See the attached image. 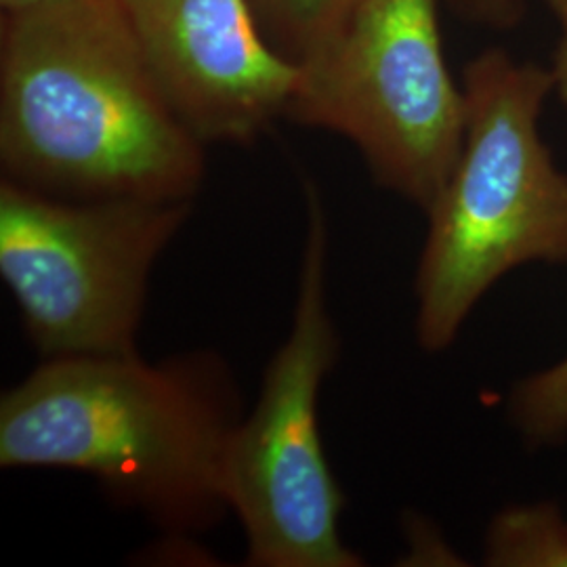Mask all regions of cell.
<instances>
[{"label": "cell", "mask_w": 567, "mask_h": 567, "mask_svg": "<svg viewBox=\"0 0 567 567\" xmlns=\"http://www.w3.org/2000/svg\"><path fill=\"white\" fill-rule=\"evenodd\" d=\"M508 416L532 447L567 435V358L522 379L508 395Z\"/></svg>", "instance_id": "30bf717a"}, {"label": "cell", "mask_w": 567, "mask_h": 567, "mask_svg": "<svg viewBox=\"0 0 567 567\" xmlns=\"http://www.w3.org/2000/svg\"><path fill=\"white\" fill-rule=\"evenodd\" d=\"M486 564L494 567H567V519L553 503L508 507L492 519Z\"/></svg>", "instance_id": "ba28073f"}, {"label": "cell", "mask_w": 567, "mask_h": 567, "mask_svg": "<svg viewBox=\"0 0 567 567\" xmlns=\"http://www.w3.org/2000/svg\"><path fill=\"white\" fill-rule=\"evenodd\" d=\"M286 118L353 143L381 189L426 213L466 131L465 89L447 68L437 0H360L301 65Z\"/></svg>", "instance_id": "5b68a950"}, {"label": "cell", "mask_w": 567, "mask_h": 567, "mask_svg": "<svg viewBox=\"0 0 567 567\" xmlns=\"http://www.w3.org/2000/svg\"><path fill=\"white\" fill-rule=\"evenodd\" d=\"M265 37L303 65L332 41L360 0H250Z\"/></svg>", "instance_id": "9c48e42d"}, {"label": "cell", "mask_w": 567, "mask_h": 567, "mask_svg": "<svg viewBox=\"0 0 567 567\" xmlns=\"http://www.w3.org/2000/svg\"><path fill=\"white\" fill-rule=\"evenodd\" d=\"M458 20L487 30L507 32L527 13V0H446Z\"/></svg>", "instance_id": "8fae6325"}, {"label": "cell", "mask_w": 567, "mask_h": 567, "mask_svg": "<svg viewBox=\"0 0 567 567\" xmlns=\"http://www.w3.org/2000/svg\"><path fill=\"white\" fill-rule=\"evenodd\" d=\"M305 243L292 324L265 368L259 400L236 426L225 494L246 538V566L360 567L344 545V494L326 458L318 400L341 355L330 311V225L318 185L303 183Z\"/></svg>", "instance_id": "277c9868"}, {"label": "cell", "mask_w": 567, "mask_h": 567, "mask_svg": "<svg viewBox=\"0 0 567 567\" xmlns=\"http://www.w3.org/2000/svg\"><path fill=\"white\" fill-rule=\"evenodd\" d=\"M465 143L426 210L416 341L444 351L487 290L526 264H567V173L540 135L548 68L492 47L466 63Z\"/></svg>", "instance_id": "3957f363"}, {"label": "cell", "mask_w": 567, "mask_h": 567, "mask_svg": "<svg viewBox=\"0 0 567 567\" xmlns=\"http://www.w3.org/2000/svg\"><path fill=\"white\" fill-rule=\"evenodd\" d=\"M47 2L51 0H0V9H2V16H18V13L39 9Z\"/></svg>", "instance_id": "4fadbf2b"}, {"label": "cell", "mask_w": 567, "mask_h": 567, "mask_svg": "<svg viewBox=\"0 0 567 567\" xmlns=\"http://www.w3.org/2000/svg\"><path fill=\"white\" fill-rule=\"evenodd\" d=\"M164 100L204 145H250L278 121L301 65L265 37L250 0H121Z\"/></svg>", "instance_id": "52a82bcc"}, {"label": "cell", "mask_w": 567, "mask_h": 567, "mask_svg": "<svg viewBox=\"0 0 567 567\" xmlns=\"http://www.w3.org/2000/svg\"><path fill=\"white\" fill-rule=\"evenodd\" d=\"M2 179L70 200L194 203L204 145L143 60L121 0L2 16Z\"/></svg>", "instance_id": "7a4b0ae2"}, {"label": "cell", "mask_w": 567, "mask_h": 567, "mask_svg": "<svg viewBox=\"0 0 567 567\" xmlns=\"http://www.w3.org/2000/svg\"><path fill=\"white\" fill-rule=\"evenodd\" d=\"M194 203L70 200L0 182V278L42 360L131 355L150 276Z\"/></svg>", "instance_id": "8992f818"}, {"label": "cell", "mask_w": 567, "mask_h": 567, "mask_svg": "<svg viewBox=\"0 0 567 567\" xmlns=\"http://www.w3.org/2000/svg\"><path fill=\"white\" fill-rule=\"evenodd\" d=\"M545 4L559 25V41L548 68L553 79V95L567 110V0H545Z\"/></svg>", "instance_id": "7c38bea8"}, {"label": "cell", "mask_w": 567, "mask_h": 567, "mask_svg": "<svg viewBox=\"0 0 567 567\" xmlns=\"http://www.w3.org/2000/svg\"><path fill=\"white\" fill-rule=\"evenodd\" d=\"M243 416L213 349L42 360L0 398V466L89 475L114 507L185 540L231 513L225 463Z\"/></svg>", "instance_id": "6da1fadb"}]
</instances>
